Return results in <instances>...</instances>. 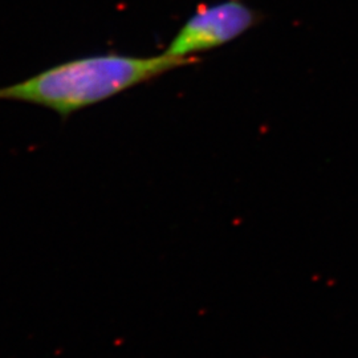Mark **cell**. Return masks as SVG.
<instances>
[{"instance_id": "obj_1", "label": "cell", "mask_w": 358, "mask_h": 358, "mask_svg": "<svg viewBox=\"0 0 358 358\" xmlns=\"http://www.w3.org/2000/svg\"><path fill=\"white\" fill-rule=\"evenodd\" d=\"M195 60L158 56L103 53L50 66L34 76L0 88V101L31 103L50 109L63 120L103 103L142 83Z\"/></svg>"}, {"instance_id": "obj_2", "label": "cell", "mask_w": 358, "mask_h": 358, "mask_svg": "<svg viewBox=\"0 0 358 358\" xmlns=\"http://www.w3.org/2000/svg\"><path fill=\"white\" fill-rule=\"evenodd\" d=\"M262 15L242 0L202 6L189 17L167 47L166 53L186 60L219 48L259 24Z\"/></svg>"}]
</instances>
